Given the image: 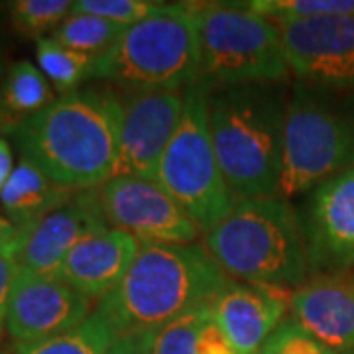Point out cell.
Instances as JSON below:
<instances>
[{
    "label": "cell",
    "mask_w": 354,
    "mask_h": 354,
    "mask_svg": "<svg viewBox=\"0 0 354 354\" xmlns=\"http://www.w3.org/2000/svg\"><path fill=\"white\" fill-rule=\"evenodd\" d=\"M122 95L113 85L59 95L12 134L22 160L67 189H99L118 174Z\"/></svg>",
    "instance_id": "6da1fadb"
},
{
    "label": "cell",
    "mask_w": 354,
    "mask_h": 354,
    "mask_svg": "<svg viewBox=\"0 0 354 354\" xmlns=\"http://www.w3.org/2000/svg\"><path fill=\"white\" fill-rule=\"evenodd\" d=\"M230 281L201 244L140 242L124 279L95 311L116 337H130L213 304Z\"/></svg>",
    "instance_id": "7a4b0ae2"
},
{
    "label": "cell",
    "mask_w": 354,
    "mask_h": 354,
    "mask_svg": "<svg viewBox=\"0 0 354 354\" xmlns=\"http://www.w3.org/2000/svg\"><path fill=\"white\" fill-rule=\"evenodd\" d=\"M290 93L288 83H264L207 95L216 158L239 201L278 197Z\"/></svg>",
    "instance_id": "3957f363"
},
{
    "label": "cell",
    "mask_w": 354,
    "mask_h": 354,
    "mask_svg": "<svg viewBox=\"0 0 354 354\" xmlns=\"http://www.w3.org/2000/svg\"><path fill=\"white\" fill-rule=\"evenodd\" d=\"M203 244L239 281L295 290L311 274L301 216L281 197L236 201Z\"/></svg>",
    "instance_id": "277c9868"
},
{
    "label": "cell",
    "mask_w": 354,
    "mask_h": 354,
    "mask_svg": "<svg viewBox=\"0 0 354 354\" xmlns=\"http://www.w3.org/2000/svg\"><path fill=\"white\" fill-rule=\"evenodd\" d=\"M91 79L120 91H187L201 79V46L189 2L165 4L95 57Z\"/></svg>",
    "instance_id": "5b68a950"
},
{
    "label": "cell",
    "mask_w": 354,
    "mask_h": 354,
    "mask_svg": "<svg viewBox=\"0 0 354 354\" xmlns=\"http://www.w3.org/2000/svg\"><path fill=\"white\" fill-rule=\"evenodd\" d=\"M354 167V93L297 83L291 88L279 193H309Z\"/></svg>",
    "instance_id": "8992f818"
},
{
    "label": "cell",
    "mask_w": 354,
    "mask_h": 354,
    "mask_svg": "<svg viewBox=\"0 0 354 354\" xmlns=\"http://www.w3.org/2000/svg\"><path fill=\"white\" fill-rule=\"evenodd\" d=\"M189 4L199 30L201 87L216 91L290 81V62L276 22L244 2Z\"/></svg>",
    "instance_id": "52a82bcc"
},
{
    "label": "cell",
    "mask_w": 354,
    "mask_h": 354,
    "mask_svg": "<svg viewBox=\"0 0 354 354\" xmlns=\"http://www.w3.org/2000/svg\"><path fill=\"white\" fill-rule=\"evenodd\" d=\"M207 95L209 91L201 85L187 88L185 111L158 174V181L203 234L213 230L239 201L227 185L216 158Z\"/></svg>",
    "instance_id": "ba28073f"
},
{
    "label": "cell",
    "mask_w": 354,
    "mask_h": 354,
    "mask_svg": "<svg viewBox=\"0 0 354 354\" xmlns=\"http://www.w3.org/2000/svg\"><path fill=\"white\" fill-rule=\"evenodd\" d=\"M109 227L124 230L140 242L195 244L201 230L160 181L116 176L99 187Z\"/></svg>",
    "instance_id": "9c48e42d"
},
{
    "label": "cell",
    "mask_w": 354,
    "mask_h": 354,
    "mask_svg": "<svg viewBox=\"0 0 354 354\" xmlns=\"http://www.w3.org/2000/svg\"><path fill=\"white\" fill-rule=\"evenodd\" d=\"M278 26L297 83L354 93V14Z\"/></svg>",
    "instance_id": "30bf717a"
},
{
    "label": "cell",
    "mask_w": 354,
    "mask_h": 354,
    "mask_svg": "<svg viewBox=\"0 0 354 354\" xmlns=\"http://www.w3.org/2000/svg\"><path fill=\"white\" fill-rule=\"evenodd\" d=\"M185 93L120 91L122 132L116 176L158 181L160 164L185 111Z\"/></svg>",
    "instance_id": "8fae6325"
},
{
    "label": "cell",
    "mask_w": 354,
    "mask_h": 354,
    "mask_svg": "<svg viewBox=\"0 0 354 354\" xmlns=\"http://www.w3.org/2000/svg\"><path fill=\"white\" fill-rule=\"evenodd\" d=\"M93 311V301L59 276L18 270L8 304L6 335L14 344L46 341L75 329Z\"/></svg>",
    "instance_id": "7c38bea8"
},
{
    "label": "cell",
    "mask_w": 354,
    "mask_h": 354,
    "mask_svg": "<svg viewBox=\"0 0 354 354\" xmlns=\"http://www.w3.org/2000/svg\"><path fill=\"white\" fill-rule=\"evenodd\" d=\"M311 272L354 266V167L309 191L301 215Z\"/></svg>",
    "instance_id": "4fadbf2b"
},
{
    "label": "cell",
    "mask_w": 354,
    "mask_h": 354,
    "mask_svg": "<svg viewBox=\"0 0 354 354\" xmlns=\"http://www.w3.org/2000/svg\"><path fill=\"white\" fill-rule=\"evenodd\" d=\"M99 189L75 191L64 207L44 216L32 228H24V242L18 254V268L32 274L55 276L65 256L81 241L106 230Z\"/></svg>",
    "instance_id": "5bb4252c"
},
{
    "label": "cell",
    "mask_w": 354,
    "mask_h": 354,
    "mask_svg": "<svg viewBox=\"0 0 354 354\" xmlns=\"http://www.w3.org/2000/svg\"><path fill=\"white\" fill-rule=\"evenodd\" d=\"M291 319L337 354H354V276L319 274L291 291Z\"/></svg>",
    "instance_id": "9a60e30c"
},
{
    "label": "cell",
    "mask_w": 354,
    "mask_h": 354,
    "mask_svg": "<svg viewBox=\"0 0 354 354\" xmlns=\"http://www.w3.org/2000/svg\"><path fill=\"white\" fill-rule=\"evenodd\" d=\"M291 291L232 279L211 305L213 317L239 354H258L281 325Z\"/></svg>",
    "instance_id": "2e32d148"
},
{
    "label": "cell",
    "mask_w": 354,
    "mask_h": 354,
    "mask_svg": "<svg viewBox=\"0 0 354 354\" xmlns=\"http://www.w3.org/2000/svg\"><path fill=\"white\" fill-rule=\"evenodd\" d=\"M140 250V241L118 228H106L77 244L55 276L99 304L124 279Z\"/></svg>",
    "instance_id": "e0dca14e"
},
{
    "label": "cell",
    "mask_w": 354,
    "mask_h": 354,
    "mask_svg": "<svg viewBox=\"0 0 354 354\" xmlns=\"http://www.w3.org/2000/svg\"><path fill=\"white\" fill-rule=\"evenodd\" d=\"M75 195L73 189L55 183L26 160L14 167L12 176L0 193L2 215L18 230L32 228L44 216L64 207Z\"/></svg>",
    "instance_id": "ac0fdd59"
},
{
    "label": "cell",
    "mask_w": 354,
    "mask_h": 354,
    "mask_svg": "<svg viewBox=\"0 0 354 354\" xmlns=\"http://www.w3.org/2000/svg\"><path fill=\"white\" fill-rule=\"evenodd\" d=\"M53 101V87L39 67L28 59L12 64L0 85V136H12Z\"/></svg>",
    "instance_id": "d6986e66"
},
{
    "label": "cell",
    "mask_w": 354,
    "mask_h": 354,
    "mask_svg": "<svg viewBox=\"0 0 354 354\" xmlns=\"http://www.w3.org/2000/svg\"><path fill=\"white\" fill-rule=\"evenodd\" d=\"M116 339L113 327L93 311L75 329L57 337L30 344H14V354H106Z\"/></svg>",
    "instance_id": "ffe728a7"
},
{
    "label": "cell",
    "mask_w": 354,
    "mask_h": 354,
    "mask_svg": "<svg viewBox=\"0 0 354 354\" xmlns=\"http://www.w3.org/2000/svg\"><path fill=\"white\" fill-rule=\"evenodd\" d=\"M213 304L197 307L162 327L144 330L138 337L148 354H197V342L205 323L213 317Z\"/></svg>",
    "instance_id": "44dd1931"
},
{
    "label": "cell",
    "mask_w": 354,
    "mask_h": 354,
    "mask_svg": "<svg viewBox=\"0 0 354 354\" xmlns=\"http://www.w3.org/2000/svg\"><path fill=\"white\" fill-rule=\"evenodd\" d=\"M36 59L41 73L48 77L51 87L59 95H67L81 88L79 85L91 79L95 62L91 55L69 50L53 38L36 41Z\"/></svg>",
    "instance_id": "7402d4cb"
},
{
    "label": "cell",
    "mask_w": 354,
    "mask_h": 354,
    "mask_svg": "<svg viewBox=\"0 0 354 354\" xmlns=\"http://www.w3.org/2000/svg\"><path fill=\"white\" fill-rule=\"evenodd\" d=\"M124 30L127 26L114 24L91 14L71 12L57 26L51 38L69 50L81 51L95 59L104 51L111 50L118 38L124 34Z\"/></svg>",
    "instance_id": "603a6c76"
},
{
    "label": "cell",
    "mask_w": 354,
    "mask_h": 354,
    "mask_svg": "<svg viewBox=\"0 0 354 354\" xmlns=\"http://www.w3.org/2000/svg\"><path fill=\"white\" fill-rule=\"evenodd\" d=\"M71 10L73 2L69 0H14L8 4L14 32L36 41L46 38L48 32L53 34Z\"/></svg>",
    "instance_id": "cb8c5ba5"
},
{
    "label": "cell",
    "mask_w": 354,
    "mask_h": 354,
    "mask_svg": "<svg viewBox=\"0 0 354 354\" xmlns=\"http://www.w3.org/2000/svg\"><path fill=\"white\" fill-rule=\"evenodd\" d=\"M244 4L276 24L354 14V0H250Z\"/></svg>",
    "instance_id": "d4e9b609"
},
{
    "label": "cell",
    "mask_w": 354,
    "mask_h": 354,
    "mask_svg": "<svg viewBox=\"0 0 354 354\" xmlns=\"http://www.w3.org/2000/svg\"><path fill=\"white\" fill-rule=\"evenodd\" d=\"M162 6L164 2L158 0H77L73 2L71 12L91 14L114 24L130 28L146 20Z\"/></svg>",
    "instance_id": "484cf974"
},
{
    "label": "cell",
    "mask_w": 354,
    "mask_h": 354,
    "mask_svg": "<svg viewBox=\"0 0 354 354\" xmlns=\"http://www.w3.org/2000/svg\"><path fill=\"white\" fill-rule=\"evenodd\" d=\"M24 242V232L18 230L16 239L8 244L0 246V341L6 333V315H8V304L12 293L14 281L18 276V254Z\"/></svg>",
    "instance_id": "4316f807"
},
{
    "label": "cell",
    "mask_w": 354,
    "mask_h": 354,
    "mask_svg": "<svg viewBox=\"0 0 354 354\" xmlns=\"http://www.w3.org/2000/svg\"><path fill=\"white\" fill-rule=\"evenodd\" d=\"M197 354H239V351L232 346V342L228 341L227 335L216 325L215 317H211L205 323L201 335H199Z\"/></svg>",
    "instance_id": "83f0119b"
},
{
    "label": "cell",
    "mask_w": 354,
    "mask_h": 354,
    "mask_svg": "<svg viewBox=\"0 0 354 354\" xmlns=\"http://www.w3.org/2000/svg\"><path fill=\"white\" fill-rule=\"evenodd\" d=\"M14 171V160H12V148L8 144V140L0 136V193L4 189L6 181L10 179Z\"/></svg>",
    "instance_id": "f1b7e54d"
},
{
    "label": "cell",
    "mask_w": 354,
    "mask_h": 354,
    "mask_svg": "<svg viewBox=\"0 0 354 354\" xmlns=\"http://www.w3.org/2000/svg\"><path fill=\"white\" fill-rule=\"evenodd\" d=\"M106 354H148L146 348L142 346L138 337L130 335V337H118L113 342V346L106 351Z\"/></svg>",
    "instance_id": "f546056e"
},
{
    "label": "cell",
    "mask_w": 354,
    "mask_h": 354,
    "mask_svg": "<svg viewBox=\"0 0 354 354\" xmlns=\"http://www.w3.org/2000/svg\"><path fill=\"white\" fill-rule=\"evenodd\" d=\"M16 234H18V228L14 227L12 223L0 213V246H4V244H8L10 241H14Z\"/></svg>",
    "instance_id": "4dcf8cb0"
},
{
    "label": "cell",
    "mask_w": 354,
    "mask_h": 354,
    "mask_svg": "<svg viewBox=\"0 0 354 354\" xmlns=\"http://www.w3.org/2000/svg\"><path fill=\"white\" fill-rule=\"evenodd\" d=\"M6 59H4V55H0V85H2V79L6 75Z\"/></svg>",
    "instance_id": "1f68e13d"
},
{
    "label": "cell",
    "mask_w": 354,
    "mask_h": 354,
    "mask_svg": "<svg viewBox=\"0 0 354 354\" xmlns=\"http://www.w3.org/2000/svg\"><path fill=\"white\" fill-rule=\"evenodd\" d=\"M258 354H274V351H272V346H270V344L266 342L264 346L260 348V353H258Z\"/></svg>",
    "instance_id": "d6a6232c"
},
{
    "label": "cell",
    "mask_w": 354,
    "mask_h": 354,
    "mask_svg": "<svg viewBox=\"0 0 354 354\" xmlns=\"http://www.w3.org/2000/svg\"><path fill=\"white\" fill-rule=\"evenodd\" d=\"M0 55H2V39H0Z\"/></svg>",
    "instance_id": "836d02e7"
},
{
    "label": "cell",
    "mask_w": 354,
    "mask_h": 354,
    "mask_svg": "<svg viewBox=\"0 0 354 354\" xmlns=\"http://www.w3.org/2000/svg\"><path fill=\"white\" fill-rule=\"evenodd\" d=\"M0 354H6V353H0Z\"/></svg>",
    "instance_id": "e575fe53"
}]
</instances>
